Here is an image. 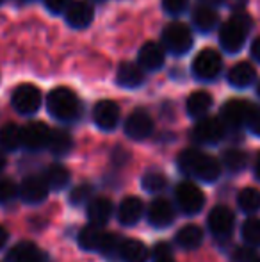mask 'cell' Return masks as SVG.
<instances>
[{
  "label": "cell",
  "mask_w": 260,
  "mask_h": 262,
  "mask_svg": "<svg viewBox=\"0 0 260 262\" xmlns=\"http://www.w3.org/2000/svg\"><path fill=\"white\" fill-rule=\"evenodd\" d=\"M178 168L185 175L196 177L201 182H214L221 175V162L200 150L187 148L178 156Z\"/></svg>",
  "instance_id": "obj_1"
},
{
  "label": "cell",
  "mask_w": 260,
  "mask_h": 262,
  "mask_svg": "<svg viewBox=\"0 0 260 262\" xmlns=\"http://www.w3.org/2000/svg\"><path fill=\"white\" fill-rule=\"evenodd\" d=\"M251 29V20L246 13H237L219 29V43L228 54H237L246 43L248 32Z\"/></svg>",
  "instance_id": "obj_2"
},
{
  "label": "cell",
  "mask_w": 260,
  "mask_h": 262,
  "mask_svg": "<svg viewBox=\"0 0 260 262\" xmlns=\"http://www.w3.org/2000/svg\"><path fill=\"white\" fill-rule=\"evenodd\" d=\"M46 109L56 120L72 121L80 114L79 97L68 88H56L46 97Z\"/></svg>",
  "instance_id": "obj_3"
},
{
  "label": "cell",
  "mask_w": 260,
  "mask_h": 262,
  "mask_svg": "<svg viewBox=\"0 0 260 262\" xmlns=\"http://www.w3.org/2000/svg\"><path fill=\"white\" fill-rule=\"evenodd\" d=\"M162 45L173 55H184L193 47V34L187 25L173 21L162 31Z\"/></svg>",
  "instance_id": "obj_4"
},
{
  "label": "cell",
  "mask_w": 260,
  "mask_h": 262,
  "mask_svg": "<svg viewBox=\"0 0 260 262\" xmlns=\"http://www.w3.org/2000/svg\"><path fill=\"white\" fill-rule=\"evenodd\" d=\"M223 68V59L219 55L218 50L214 49H203L196 54V57L193 59V75L198 80H214L216 77L221 73Z\"/></svg>",
  "instance_id": "obj_5"
},
{
  "label": "cell",
  "mask_w": 260,
  "mask_h": 262,
  "mask_svg": "<svg viewBox=\"0 0 260 262\" xmlns=\"http://www.w3.org/2000/svg\"><path fill=\"white\" fill-rule=\"evenodd\" d=\"M11 104H13L14 111L20 114H34L39 111L43 104V95L32 84H20L16 90L13 91L11 97Z\"/></svg>",
  "instance_id": "obj_6"
},
{
  "label": "cell",
  "mask_w": 260,
  "mask_h": 262,
  "mask_svg": "<svg viewBox=\"0 0 260 262\" xmlns=\"http://www.w3.org/2000/svg\"><path fill=\"white\" fill-rule=\"evenodd\" d=\"M175 200L180 210L187 216H195L205 205V194L193 182H182L175 189Z\"/></svg>",
  "instance_id": "obj_7"
},
{
  "label": "cell",
  "mask_w": 260,
  "mask_h": 262,
  "mask_svg": "<svg viewBox=\"0 0 260 262\" xmlns=\"http://www.w3.org/2000/svg\"><path fill=\"white\" fill-rule=\"evenodd\" d=\"M226 127L219 118H201L193 128V139L198 145H216L225 138Z\"/></svg>",
  "instance_id": "obj_8"
},
{
  "label": "cell",
  "mask_w": 260,
  "mask_h": 262,
  "mask_svg": "<svg viewBox=\"0 0 260 262\" xmlns=\"http://www.w3.org/2000/svg\"><path fill=\"white\" fill-rule=\"evenodd\" d=\"M253 104L246 100H230L221 107V118L225 127L230 128H241L246 125L248 116H250Z\"/></svg>",
  "instance_id": "obj_9"
},
{
  "label": "cell",
  "mask_w": 260,
  "mask_h": 262,
  "mask_svg": "<svg viewBox=\"0 0 260 262\" xmlns=\"http://www.w3.org/2000/svg\"><path fill=\"white\" fill-rule=\"evenodd\" d=\"M208 230L212 232L214 237L225 239L230 237L233 230V225H235V217H233V212L225 205H216L214 209L208 214Z\"/></svg>",
  "instance_id": "obj_10"
},
{
  "label": "cell",
  "mask_w": 260,
  "mask_h": 262,
  "mask_svg": "<svg viewBox=\"0 0 260 262\" xmlns=\"http://www.w3.org/2000/svg\"><path fill=\"white\" fill-rule=\"evenodd\" d=\"M153 132V120L146 111L135 109L134 113L129 114L125 121V134L134 141H143L150 138Z\"/></svg>",
  "instance_id": "obj_11"
},
{
  "label": "cell",
  "mask_w": 260,
  "mask_h": 262,
  "mask_svg": "<svg viewBox=\"0 0 260 262\" xmlns=\"http://www.w3.org/2000/svg\"><path fill=\"white\" fill-rule=\"evenodd\" d=\"M50 132L52 130L41 121H31L21 128V146H25L27 150H34V152L45 148L49 146Z\"/></svg>",
  "instance_id": "obj_12"
},
{
  "label": "cell",
  "mask_w": 260,
  "mask_h": 262,
  "mask_svg": "<svg viewBox=\"0 0 260 262\" xmlns=\"http://www.w3.org/2000/svg\"><path fill=\"white\" fill-rule=\"evenodd\" d=\"M18 193H20L21 200L25 204L38 205L45 202L46 196H49V186H46L43 177H27L21 182V186L18 187Z\"/></svg>",
  "instance_id": "obj_13"
},
{
  "label": "cell",
  "mask_w": 260,
  "mask_h": 262,
  "mask_svg": "<svg viewBox=\"0 0 260 262\" xmlns=\"http://www.w3.org/2000/svg\"><path fill=\"white\" fill-rule=\"evenodd\" d=\"M94 125L102 130H114L120 121V107L112 100H100L93 109Z\"/></svg>",
  "instance_id": "obj_14"
},
{
  "label": "cell",
  "mask_w": 260,
  "mask_h": 262,
  "mask_svg": "<svg viewBox=\"0 0 260 262\" xmlns=\"http://www.w3.org/2000/svg\"><path fill=\"white\" fill-rule=\"evenodd\" d=\"M164 57H166L164 47L155 41H148L139 49L137 54L139 68L146 70V72H157L164 64Z\"/></svg>",
  "instance_id": "obj_15"
},
{
  "label": "cell",
  "mask_w": 260,
  "mask_h": 262,
  "mask_svg": "<svg viewBox=\"0 0 260 262\" xmlns=\"http://www.w3.org/2000/svg\"><path fill=\"white\" fill-rule=\"evenodd\" d=\"M64 14H66V21L73 29H86L94 18L93 6L89 2H86V0H73Z\"/></svg>",
  "instance_id": "obj_16"
},
{
  "label": "cell",
  "mask_w": 260,
  "mask_h": 262,
  "mask_svg": "<svg viewBox=\"0 0 260 262\" xmlns=\"http://www.w3.org/2000/svg\"><path fill=\"white\" fill-rule=\"evenodd\" d=\"M175 210L173 205L164 198H157L148 207V223L155 228H166L173 223Z\"/></svg>",
  "instance_id": "obj_17"
},
{
  "label": "cell",
  "mask_w": 260,
  "mask_h": 262,
  "mask_svg": "<svg viewBox=\"0 0 260 262\" xmlns=\"http://www.w3.org/2000/svg\"><path fill=\"white\" fill-rule=\"evenodd\" d=\"M143 212H145L143 202L139 200L137 196H127V198H123L118 207V220H120V223L125 225V227H132V225H135L141 220Z\"/></svg>",
  "instance_id": "obj_18"
},
{
  "label": "cell",
  "mask_w": 260,
  "mask_h": 262,
  "mask_svg": "<svg viewBox=\"0 0 260 262\" xmlns=\"http://www.w3.org/2000/svg\"><path fill=\"white\" fill-rule=\"evenodd\" d=\"M226 79H228L230 86L237 88V90H244V88H250L255 82L257 72L250 62H237L230 68Z\"/></svg>",
  "instance_id": "obj_19"
},
{
  "label": "cell",
  "mask_w": 260,
  "mask_h": 262,
  "mask_svg": "<svg viewBox=\"0 0 260 262\" xmlns=\"http://www.w3.org/2000/svg\"><path fill=\"white\" fill-rule=\"evenodd\" d=\"M116 82L125 90H135V88L143 86L145 82V73L137 64L132 62H122L116 73Z\"/></svg>",
  "instance_id": "obj_20"
},
{
  "label": "cell",
  "mask_w": 260,
  "mask_h": 262,
  "mask_svg": "<svg viewBox=\"0 0 260 262\" xmlns=\"http://www.w3.org/2000/svg\"><path fill=\"white\" fill-rule=\"evenodd\" d=\"M107 237V232L102 230V227H94V225H89V227H84L79 234V245L82 250H87V252H100L102 246H104V241Z\"/></svg>",
  "instance_id": "obj_21"
},
{
  "label": "cell",
  "mask_w": 260,
  "mask_h": 262,
  "mask_svg": "<svg viewBox=\"0 0 260 262\" xmlns=\"http://www.w3.org/2000/svg\"><path fill=\"white\" fill-rule=\"evenodd\" d=\"M7 262H43V253L34 243L21 241L9 250Z\"/></svg>",
  "instance_id": "obj_22"
},
{
  "label": "cell",
  "mask_w": 260,
  "mask_h": 262,
  "mask_svg": "<svg viewBox=\"0 0 260 262\" xmlns=\"http://www.w3.org/2000/svg\"><path fill=\"white\" fill-rule=\"evenodd\" d=\"M112 216V204L109 198H94L87 204V217L91 225L102 227L105 225Z\"/></svg>",
  "instance_id": "obj_23"
},
{
  "label": "cell",
  "mask_w": 260,
  "mask_h": 262,
  "mask_svg": "<svg viewBox=\"0 0 260 262\" xmlns=\"http://www.w3.org/2000/svg\"><path fill=\"white\" fill-rule=\"evenodd\" d=\"M218 21H219V14L212 6L201 4V6H196V9L193 11V24H195L198 31H201V32L214 31Z\"/></svg>",
  "instance_id": "obj_24"
},
{
  "label": "cell",
  "mask_w": 260,
  "mask_h": 262,
  "mask_svg": "<svg viewBox=\"0 0 260 262\" xmlns=\"http://www.w3.org/2000/svg\"><path fill=\"white\" fill-rule=\"evenodd\" d=\"M120 257L125 262H148L150 252L139 239H125L120 246Z\"/></svg>",
  "instance_id": "obj_25"
},
{
  "label": "cell",
  "mask_w": 260,
  "mask_h": 262,
  "mask_svg": "<svg viewBox=\"0 0 260 262\" xmlns=\"http://www.w3.org/2000/svg\"><path fill=\"white\" fill-rule=\"evenodd\" d=\"M212 107V97L207 93V91H195L191 93V97L185 102V111L191 118H205V114L210 111Z\"/></svg>",
  "instance_id": "obj_26"
},
{
  "label": "cell",
  "mask_w": 260,
  "mask_h": 262,
  "mask_svg": "<svg viewBox=\"0 0 260 262\" xmlns=\"http://www.w3.org/2000/svg\"><path fill=\"white\" fill-rule=\"evenodd\" d=\"M203 243V232L196 225H185L177 232V245L184 250H196Z\"/></svg>",
  "instance_id": "obj_27"
},
{
  "label": "cell",
  "mask_w": 260,
  "mask_h": 262,
  "mask_svg": "<svg viewBox=\"0 0 260 262\" xmlns=\"http://www.w3.org/2000/svg\"><path fill=\"white\" fill-rule=\"evenodd\" d=\"M21 146V128L16 123H6L0 127V148L6 152H13V150Z\"/></svg>",
  "instance_id": "obj_28"
},
{
  "label": "cell",
  "mask_w": 260,
  "mask_h": 262,
  "mask_svg": "<svg viewBox=\"0 0 260 262\" xmlns=\"http://www.w3.org/2000/svg\"><path fill=\"white\" fill-rule=\"evenodd\" d=\"M43 179H45L49 189L61 191L69 184V171L64 168L63 164H52L49 169H46V173H45Z\"/></svg>",
  "instance_id": "obj_29"
},
{
  "label": "cell",
  "mask_w": 260,
  "mask_h": 262,
  "mask_svg": "<svg viewBox=\"0 0 260 262\" xmlns=\"http://www.w3.org/2000/svg\"><path fill=\"white\" fill-rule=\"evenodd\" d=\"M73 146L72 136L66 130H52L50 132V139H49V146L46 148L57 157H63L66 154H69Z\"/></svg>",
  "instance_id": "obj_30"
},
{
  "label": "cell",
  "mask_w": 260,
  "mask_h": 262,
  "mask_svg": "<svg viewBox=\"0 0 260 262\" xmlns=\"http://www.w3.org/2000/svg\"><path fill=\"white\" fill-rule=\"evenodd\" d=\"M237 204H239L241 210H244V212H257V210H260V191L255 189V187H246L237 196Z\"/></svg>",
  "instance_id": "obj_31"
},
{
  "label": "cell",
  "mask_w": 260,
  "mask_h": 262,
  "mask_svg": "<svg viewBox=\"0 0 260 262\" xmlns=\"http://www.w3.org/2000/svg\"><path fill=\"white\" fill-rule=\"evenodd\" d=\"M241 235H243L244 243L248 246H260V220L258 217H248L243 223L241 228Z\"/></svg>",
  "instance_id": "obj_32"
},
{
  "label": "cell",
  "mask_w": 260,
  "mask_h": 262,
  "mask_svg": "<svg viewBox=\"0 0 260 262\" xmlns=\"http://www.w3.org/2000/svg\"><path fill=\"white\" fill-rule=\"evenodd\" d=\"M246 162H248V156L243 150L230 148V150H225V154H223V164H225L230 171H241V169L246 168Z\"/></svg>",
  "instance_id": "obj_33"
},
{
  "label": "cell",
  "mask_w": 260,
  "mask_h": 262,
  "mask_svg": "<svg viewBox=\"0 0 260 262\" xmlns=\"http://www.w3.org/2000/svg\"><path fill=\"white\" fill-rule=\"evenodd\" d=\"M141 184L148 193H159L166 187L168 180L162 173H148V175L143 177Z\"/></svg>",
  "instance_id": "obj_34"
},
{
  "label": "cell",
  "mask_w": 260,
  "mask_h": 262,
  "mask_svg": "<svg viewBox=\"0 0 260 262\" xmlns=\"http://www.w3.org/2000/svg\"><path fill=\"white\" fill-rule=\"evenodd\" d=\"M18 193V187L13 180L9 179H0V204H7L11 202Z\"/></svg>",
  "instance_id": "obj_35"
},
{
  "label": "cell",
  "mask_w": 260,
  "mask_h": 262,
  "mask_svg": "<svg viewBox=\"0 0 260 262\" xmlns=\"http://www.w3.org/2000/svg\"><path fill=\"white\" fill-rule=\"evenodd\" d=\"M89 196H91V186L89 184H80V186L73 187V191L69 193V202L73 205H80V204H86Z\"/></svg>",
  "instance_id": "obj_36"
},
{
  "label": "cell",
  "mask_w": 260,
  "mask_h": 262,
  "mask_svg": "<svg viewBox=\"0 0 260 262\" xmlns=\"http://www.w3.org/2000/svg\"><path fill=\"white\" fill-rule=\"evenodd\" d=\"M189 6V0H162V9L166 11L168 14H182Z\"/></svg>",
  "instance_id": "obj_37"
},
{
  "label": "cell",
  "mask_w": 260,
  "mask_h": 262,
  "mask_svg": "<svg viewBox=\"0 0 260 262\" xmlns=\"http://www.w3.org/2000/svg\"><path fill=\"white\" fill-rule=\"evenodd\" d=\"M120 246H122V239L116 237V235H112V234H107L100 252L107 257H112V255H116V253H120Z\"/></svg>",
  "instance_id": "obj_38"
},
{
  "label": "cell",
  "mask_w": 260,
  "mask_h": 262,
  "mask_svg": "<svg viewBox=\"0 0 260 262\" xmlns=\"http://www.w3.org/2000/svg\"><path fill=\"white\" fill-rule=\"evenodd\" d=\"M257 255H255L251 246H239L233 252V262H255Z\"/></svg>",
  "instance_id": "obj_39"
},
{
  "label": "cell",
  "mask_w": 260,
  "mask_h": 262,
  "mask_svg": "<svg viewBox=\"0 0 260 262\" xmlns=\"http://www.w3.org/2000/svg\"><path fill=\"white\" fill-rule=\"evenodd\" d=\"M246 127L250 128V130L253 132L255 136H260V107L253 105L250 116H248Z\"/></svg>",
  "instance_id": "obj_40"
},
{
  "label": "cell",
  "mask_w": 260,
  "mask_h": 262,
  "mask_svg": "<svg viewBox=\"0 0 260 262\" xmlns=\"http://www.w3.org/2000/svg\"><path fill=\"white\" fill-rule=\"evenodd\" d=\"M72 0H45L46 9L52 14H59V13H66V9L69 7Z\"/></svg>",
  "instance_id": "obj_41"
},
{
  "label": "cell",
  "mask_w": 260,
  "mask_h": 262,
  "mask_svg": "<svg viewBox=\"0 0 260 262\" xmlns=\"http://www.w3.org/2000/svg\"><path fill=\"white\" fill-rule=\"evenodd\" d=\"M207 6H226V7H232V9H241V7L246 6L248 0H203Z\"/></svg>",
  "instance_id": "obj_42"
},
{
  "label": "cell",
  "mask_w": 260,
  "mask_h": 262,
  "mask_svg": "<svg viewBox=\"0 0 260 262\" xmlns=\"http://www.w3.org/2000/svg\"><path fill=\"white\" fill-rule=\"evenodd\" d=\"M251 55H253L255 61L260 62V38H257L253 43H251Z\"/></svg>",
  "instance_id": "obj_43"
},
{
  "label": "cell",
  "mask_w": 260,
  "mask_h": 262,
  "mask_svg": "<svg viewBox=\"0 0 260 262\" xmlns=\"http://www.w3.org/2000/svg\"><path fill=\"white\" fill-rule=\"evenodd\" d=\"M7 239H9V234H7V230L6 228L0 225V250L4 248V246L7 245Z\"/></svg>",
  "instance_id": "obj_44"
},
{
  "label": "cell",
  "mask_w": 260,
  "mask_h": 262,
  "mask_svg": "<svg viewBox=\"0 0 260 262\" xmlns=\"http://www.w3.org/2000/svg\"><path fill=\"white\" fill-rule=\"evenodd\" d=\"M255 177L260 180V154H258V157H257V162H255Z\"/></svg>",
  "instance_id": "obj_45"
},
{
  "label": "cell",
  "mask_w": 260,
  "mask_h": 262,
  "mask_svg": "<svg viewBox=\"0 0 260 262\" xmlns=\"http://www.w3.org/2000/svg\"><path fill=\"white\" fill-rule=\"evenodd\" d=\"M4 168H6V157H4L2 154H0V173L4 171Z\"/></svg>",
  "instance_id": "obj_46"
},
{
  "label": "cell",
  "mask_w": 260,
  "mask_h": 262,
  "mask_svg": "<svg viewBox=\"0 0 260 262\" xmlns=\"http://www.w3.org/2000/svg\"><path fill=\"white\" fill-rule=\"evenodd\" d=\"M155 262H175L173 257H162V259H155Z\"/></svg>",
  "instance_id": "obj_47"
},
{
  "label": "cell",
  "mask_w": 260,
  "mask_h": 262,
  "mask_svg": "<svg viewBox=\"0 0 260 262\" xmlns=\"http://www.w3.org/2000/svg\"><path fill=\"white\" fill-rule=\"evenodd\" d=\"M257 95L260 97V82H258V86H257Z\"/></svg>",
  "instance_id": "obj_48"
},
{
  "label": "cell",
  "mask_w": 260,
  "mask_h": 262,
  "mask_svg": "<svg viewBox=\"0 0 260 262\" xmlns=\"http://www.w3.org/2000/svg\"><path fill=\"white\" fill-rule=\"evenodd\" d=\"M255 262H260V259H258V257H257V260H255Z\"/></svg>",
  "instance_id": "obj_49"
},
{
  "label": "cell",
  "mask_w": 260,
  "mask_h": 262,
  "mask_svg": "<svg viewBox=\"0 0 260 262\" xmlns=\"http://www.w3.org/2000/svg\"><path fill=\"white\" fill-rule=\"evenodd\" d=\"M94 2H102V0H94Z\"/></svg>",
  "instance_id": "obj_50"
},
{
  "label": "cell",
  "mask_w": 260,
  "mask_h": 262,
  "mask_svg": "<svg viewBox=\"0 0 260 262\" xmlns=\"http://www.w3.org/2000/svg\"><path fill=\"white\" fill-rule=\"evenodd\" d=\"M0 4H2V0H0Z\"/></svg>",
  "instance_id": "obj_51"
}]
</instances>
